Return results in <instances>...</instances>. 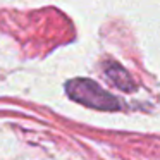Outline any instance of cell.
Returning <instances> with one entry per match:
<instances>
[{"instance_id":"7a4b0ae2","label":"cell","mask_w":160,"mask_h":160,"mask_svg":"<svg viewBox=\"0 0 160 160\" xmlns=\"http://www.w3.org/2000/svg\"><path fill=\"white\" fill-rule=\"evenodd\" d=\"M105 74H107L108 79H110L117 88H121V90H124V91H132L134 90V83H132V79L129 78V74L126 72L121 66H117V64L107 66Z\"/></svg>"},{"instance_id":"6da1fadb","label":"cell","mask_w":160,"mask_h":160,"mask_svg":"<svg viewBox=\"0 0 160 160\" xmlns=\"http://www.w3.org/2000/svg\"><path fill=\"white\" fill-rule=\"evenodd\" d=\"M66 91L72 100L90 108H97V110H117V108H121V103L114 95H110L108 91H105L103 88H100L97 83L90 79L69 81Z\"/></svg>"}]
</instances>
